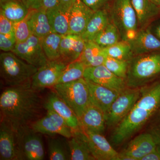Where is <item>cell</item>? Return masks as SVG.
I'll list each match as a JSON object with an SVG mask.
<instances>
[{
  "label": "cell",
  "instance_id": "d4e9b609",
  "mask_svg": "<svg viewBox=\"0 0 160 160\" xmlns=\"http://www.w3.org/2000/svg\"><path fill=\"white\" fill-rule=\"evenodd\" d=\"M29 16V24L34 35L42 39L52 32L45 9L41 8L37 10H30Z\"/></svg>",
  "mask_w": 160,
  "mask_h": 160
},
{
  "label": "cell",
  "instance_id": "4316f807",
  "mask_svg": "<svg viewBox=\"0 0 160 160\" xmlns=\"http://www.w3.org/2000/svg\"><path fill=\"white\" fill-rule=\"evenodd\" d=\"M29 11L21 0H0V11L13 22L24 19Z\"/></svg>",
  "mask_w": 160,
  "mask_h": 160
},
{
  "label": "cell",
  "instance_id": "d590c367",
  "mask_svg": "<svg viewBox=\"0 0 160 160\" xmlns=\"http://www.w3.org/2000/svg\"><path fill=\"white\" fill-rule=\"evenodd\" d=\"M0 33L14 36V23L0 11Z\"/></svg>",
  "mask_w": 160,
  "mask_h": 160
},
{
  "label": "cell",
  "instance_id": "f35d334b",
  "mask_svg": "<svg viewBox=\"0 0 160 160\" xmlns=\"http://www.w3.org/2000/svg\"><path fill=\"white\" fill-rule=\"evenodd\" d=\"M149 132L154 138L158 148L160 149V116L152 124Z\"/></svg>",
  "mask_w": 160,
  "mask_h": 160
},
{
  "label": "cell",
  "instance_id": "1f68e13d",
  "mask_svg": "<svg viewBox=\"0 0 160 160\" xmlns=\"http://www.w3.org/2000/svg\"><path fill=\"white\" fill-rule=\"evenodd\" d=\"M86 68L80 60L69 63L63 71L57 84L70 82L83 78Z\"/></svg>",
  "mask_w": 160,
  "mask_h": 160
},
{
  "label": "cell",
  "instance_id": "7402d4cb",
  "mask_svg": "<svg viewBox=\"0 0 160 160\" xmlns=\"http://www.w3.org/2000/svg\"><path fill=\"white\" fill-rule=\"evenodd\" d=\"M68 139L71 160H95L89 149L86 134L82 129L73 131L72 137Z\"/></svg>",
  "mask_w": 160,
  "mask_h": 160
},
{
  "label": "cell",
  "instance_id": "4fadbf2b",
  "mask_svg": "<svg viewBox=\"0 0 160 160\" xmlns=\"http://www.w3.org/2000/svg\"><path fill=\"white\" fill-rule=\"evenodd\" d=\"M83 78L119 92L127 87L125 80L113 74L104 65L86 67Z\"/></svg>",
  "mask_w": 160,
  "mask_h": 160
},
{
  "label": "cell",
  "instance_id": "5bb4252c",
  "mask_svg": "<svg viewBox=\"0 0 160 160\" xmlns=\"http://www.w3.org/2000/svg\"><path fill=\"white\" fill-rule=\"evenodd\" d=\"M0 160H21L18 148L17 130L11 124L1 119Z\"/></svg>",
  "mask_w": 160,
  "mask_h": 160
},
{
  "label": "cell",
  "instance_id": "2e32d148",
  "mask_svg": "<svg viewBox=\"0 0 160 160\" xmlns=\"http://www.w3.org/2000/svg\"><path fill=\"white\" fill-rule=\"evenodd\" d=\"M44 106L46 109H51L59 115L73 131L81 129L79 120L76 114L55 92L49 93Z\"/></svg>",
  "mask_w": 160,
  "mask_h": 160
},
{
  "label": "cell",
  "instance_id": "74e56055",
  "mask_svg": "<svg viewBox=\"0 0 160 160\" xmlns=\"http://www.w3.org/2000/svg\"><path fill=\"white\" fill-rule=\"evenodd\" d=\"M92 11L96 12L107 7L109 0H81Z\"/></svg>",
  "mask_w": 160,
  "mask_h": 160
},
{
  "label": "cell",
  "instance_id": "44dd1931",
  "mask_svg": "<svg viewBox=\"0 0 160 160\" xmlns=\"http://www.w3.org/2000/svg\"><path fill=\"white\" fill-rule=\"evenodd\" d=\"M129 43L133 55L146 54L160 50V40L149 28L138 31L135 38Z\"/></svg>",
  "mask_w": 160,
  "mask_h": 160
},
{
  "label": "cell",
  "instance_id": "5b68a950",
  "mask_svg": "<svg viewBox=\"0 0 160 160\" xmlns=\"http://www.w3.org/2000/svg\"><path fill=\"white\" fill-rule=\"evenodd\" d=\"M110 14L122 40L129 42L134 39L138 24L131 0H112Z\"/></svg>",
  "mask_w": 160,
  "mask_h": 160
},
{
  "label": "cell",
  "instance_id": "7a4b0ae2",
  "mask_svg": "<svg viewBox=\"0 0 160 160\" xmlns=\"http://www.w3.org/2000/svg\"><path fill=\"white\" fill-rule=\"evenodd\" d=\"M160 109V82L141 88L138 99L121 122L115 127L111 138L120 145L129 139Z\"/></svg>",
  "mask_w": 160,
  "mask_h": 160
},
{
  "label": "cell",
  "instance_id": "d6a6232c",
  "mask_svg": "<svg viewBox=\"0 0 160 160\" xmlns=\"http://www.w3.org/2000/svg\"><path fill=\"white\" fill-rule=\"evenodd\" d=\"M103 49L106 56L118 59L129 61L134 55L129 42L123 40Z\"/></svg>",
  "mask_w": 160,
  "mask_h": 160
},
{
  "label": "cell",
  "instance_id": "83f0119b",
  "mask_svg": "<svg viewBox=\"0 0 160 160\" xmlns=\"http://www.w3.org/2000/svg\"><path fill=\"white\" fill-rule=\"evenodd\" d=\"M138 20V26H143L158 14L159 6L152 0H131Z\"/></svg>",
  "mask_w": 160,
  "mask_h": 160
},
{
  "label": "cell",
  "instance_id": "f6af8a7d",
  "mask_svg": "<svg viewBox=\"0 0 160 160\" xmlns=\"http://www.w3.org/2000/svg\"><path fill=\"white\" fill-rule=\"evenodd\" d=\"M153 2L155 3L158 6H160V0H152Z\"/></svg>",
  "mask_w": 160,
  "mask_h": 160
},
{
  "label": "cell",
  "instance_id": "3957f363",
  "mask_svg": "<svg viewBox=\"0 0 160 160\" xmlns=\"http://www.w3.org/2000/svg\"><path fill=\"white\" fill-rule=\"evenodd\" d=\"M160 74V53L139 55L129 61L126 85L129 88H141Z\"/></svg>",
  "mask_w": 160,
  "mask_h": 160
},
{
  "label": "cell",
  "instance_id": "8d00e7d4",
  "mask_svg": "<svg viewBox=\"0 0 160 160\" xmlns=\"http://www.w3.org/2000/svg\"><path fill=\"white\" fill-rule=\"evenodd\" d=\"M17 42L14 36H9L0 33V49L3 52H12Z\"/></svg>",
  "mask_w": 160,
  "mask_h": 160
},
{
  "label": "cell",
  "instance_id": "ffe728a7",
  "mask_svg": "<svg viewBox=\"0 0 160 160\" xmlns=\"http://www.w3.org/2000/svg\"><path fill=\"white\" fill-rule=\"evenodd\" d=\"M79 120L80 128L102 133L105 131L106 115L97 106L90 102Z\"/></svg>",
  "mask_w": 160,
  "mask_h": 160
},
{
  "label": "cell",
  "instance_id": "ac0fdd59",
  "mask_svg": "<svg viewBox=\"0 0 160 160\" xmlns=\"http://www.w3.org/2000/svg\"><path fill=\"white\" fill-rule=\"evenodd\" d=\"M86 80L89 88L90 102L101 109L106 116L111 105L120 92Z\"/></svg>",
  "mask_w": 160,
  "mask_h": 160
},
{
  "label": "cell",
  "instance_id": "b9f144b4",
  "mask_svg": "<svg viewBox=\"0 0 160 160\" xmlns=\"http://www.w3.org/2000/svg\"><path fill=\"white\" fill-rule=\"evenodd\" d=\"M142 160H160V149L158 148L145 156Z\"/></svg>",
  "mask_w": 160,
  "mask_h": 160
},
{
  "label": "cell",
  "instance_id": "d6986e66",
  "mask_svg": "<svg viewBox=\"0 0 160 160\" xmlns=\"http://www.w3.org/2000/svg\"><path fill=\"white\" fill-rule=\"evenodd\" d=\"M85 42L80 35L72 34L63 35L60 46V60L69 64L79 59Z\"/></svg>",
  "mask_w": 160,
  "mask_h": 160
},
{
  "label": "cell",
  "instance_id": "30bf717a",
  "mask_svg": "<svg viewBox=\"0 0 160 160\" xmlns=\"http://www.w3.org/2000/svg\"><path fill=\"white\" fill-rule=\"evenodd\" d=\"M12 52L38 69L49 61L43 50L41 39L33 34L25 42L16 43Z\"/></svg>",
  "mask_w": 160,
  "mask_h": 160
},
{
  "label": "cell",
  "instance_id": "7bdbcfd3",
  "mask_svg": "<svg viewBox=\"0 0 160 160\" xmlns=\"http://www.w3.org/2000/svg\"><path fill=\"white\" fill-rule=\"evenodd\" d=\"M78 0H59V5L64 8L70 9Z\"/></svg>",
  "mask_w": 160,
  "mask_h": 160
},
{
  "label": "cell",
  "instance_id": "9a60e30c",
  "mask_svg": "<svg viewBox=\"0 0 160 160\" xmlns=\"http://www.w3.org/2000/svg\"><path fill=\"white\" fill-rule=\"evenodd\" d=\"M83 130L86 134L89 149L95 159H118V152L113 149L102 133L89 130Z\"/></svg>",
  "mask_w": 160,
  "mask_h": 160
},
{
  "label": "cell",
  "instance_id": "60d3db41",
  "mask_svg": "<svg viewBox=\"0 0 160 160\" xmlns=\"http://www.w3.org/2000/svg\"><path fill=\"white\" fill-rule=\"evenodd\" d=\"M42 8L46 10L56 7L59 5V0H41Z\"/></svg>",
  "mask_w": 160,
  "mask_h": 160
},
{
  "label": "cell",
  "instance_id": "7c38bea8",
  "mask_svg": "<svg viewBox=\"0 0 160 160\" xmlns=\"http://www.w3.org/2000/svg\"><path fill=\"white\" fill-rule=\"evenodd\" d=\"M157 148L156 142L150 132L141 133L132 140L127 147L119 153L118 160H142Z\"/></svg>",
  "mask_w": 160,
  "mask_h": 160
},
{
  "label": "cell",
  "instance_id": "484cf974",
  "mask_svg": "<svg viewBox=\"0 0 160 160\" xmlns=\"http://www.w3.org/2000/svg\"><path fill=\"white\" fill-rule=\"evenodd\" d=\"M106 57L102 48L93 41L85 42V47L79 59L86 67L103 65Z\"/></svg>",
  "mask_w": 160,
  "mask_h": 160
},
{
  "label": "cell",
  "instance_id": "ab89813d",
  "mask_svg": "<svg viewBox=\"0 0 160 160\" xmlns=\"http://www.w3.org/2000/svg\"><path fill=\"white\" fill-rule=\"evenodd\" d=\"M29 10H37L42 8L41 0H21Z\"/></svg>",
  "mask_w": 160,
  "mask_h": 160
},
{
  "label": "cell",
  "instance_id": "277c9868",
  "mask_svg": "<svg viewBox=\"0 0 160 160\" xmlns=\"http://www.w3.org/2000/svg\"><path fill=\"white\" fill-rule=\"evenodd\" d=\"M38 68L20 58L12 52L0 55V74L8 86H20L31 82Z\"/></svg>",
  "mask_w": 160,
  "mask_h": 160
},
{
  "label": "cell",
  "instance_id": "4dcf8cb0",
  "mask_svg": "<svg viewBox=\"0 0 160 160\" xmlns=\"http://www.w3.org/2000/svg\"><path fill=\"white\" fill-rule=\"evenodd\" d=\"M120 37L117 27L113 23L110 22L97 36L93 41L104 49L118 42L119 41Z\"/></svg>",
  "mask_w": 160,
  "mask_h": 160
},
{
  "label": "cell",
  "instance_id": "836d02e7",
  "mask_svg": "<svg viewBox=\"0 0 160 160\" xmlns=\"http://www.w3.org/2000/svg\"><path fill=\"white\" fill-rule=\"evenodd\" d=\"M129 62V61L118 59L106 56L103 65L113 74L126 81Z\"/></svg>",
  "mask_w": 160,
  "mask_h": 160
},
{
  "label": "cell",
  "instance_id": "bcb514c9",
  "mask_svg": "<svg viewBox=\"0 0 160 160\" xmlns=\"http://www.w3.org/2000/svg\"><path fill=\"white\" fill-rule=\"evenodd\" d=\"M159 7H160V6H159Z\"/></svg>",
  "mask_w": 160,
  "mask_h": 160
},
{
  "label": "cell",
  "instance_id": "8992f818",
  "mask_svg": "<svg viewBox=\"0 0 160 160\" xmlns=\"http://www.w3.org/2000/svg\"><path fill=\"white\" fill-rule=\"evenodd\" d=\"M53 88L79 119L90 102L86 80L83 78L70 82L57 84Z\"/></svg>",
  "mask_w": 160,
  "mask_h": 160
},
{
  "label": "cell",
  "instance_id": "6da1fadb",
  "mask_svg": "<svg viewBox=\"0 0 160 160\" xmlns=\"http://www.w3.org/2000/svg\"><path fill=\"white\" fill-rule=\"evenodd\" d=\"M38 91L32 87L31 82L6 88L0 97L1 119L16 129L29 125L38 118L42 109Z\"/></svg>",
  "mask_w": 160,
  "mask_h": 160
},
{
  "label": "cell",
  "instance_id": "e0dca14e",
  "mask_svg": "<svg viewBox=\"0 0 160 160\" xmlns=\"http://www.w3.org/2000/svg\"><path fill=\"white\" fill-rule=\"evenodd\" d=\"M94 12L78 0L69 9V34L82 35Z\"/></svg>",
  "mask_w": 160,
  "mask_h": 160
},
{
  "label": "cell",
  "instance_id": "ee69618b",
  "mask_svg": "<svg viewBox=\"0 0 160 160\" xmlns=\"http://www.w3.org/2000/svg\"><path fill=\"white\" fill-rule=\"evenodd\" d=\"M153 34L156 36L160 40V24H159L158 26H156L154 29V33Z\"/></svg>",
  "mask_w": 160,
  "mask_h": 160
},
{
  "label": "cell",
  "instance_id": "cb8c5ba5",
  "mask_svg": "<svg viewBox=\"0 0 160 160\" xmlns=\"http://www.w3.org/2000/svg\"><path fill=\"white\" fill-rule=\"evenodd\" d=\"M69 9L58 5L46 10L52 32L62 35L69 34Z\"/></svg>",
  "mask_w": 160,
  "mask_h": 160
},
{
  "label": "cell",
  "instance_id": "8fae6325",
  "mask_svg": "<svg viewBox=\"0 0 160 160\" xmlns=\"http://www.w3.org/2000/svg\"><path fill=\"white\" fill-rule=\"evenodd\" d=\"M68 64L61 60L49 61L38 69L32 77L31 86L40 90L57 85L63 71Z\"/></svg>",
  "mask_w": 160,
  "mask_h": 160
},
{
  "label": "cell",
  "instance_id": "52a82bcc",
  "mask_svg": "<svg viewBox=\"0 0 160 160\" xmlns=\"http://www.w3.org/2000/svg\"><path fill=\"white\" fill-rule=\"evenodd\" d=\"M17 130L21 160L44 159L45 152L41 133L36 132L29 125L21 126Z\"/></svg>",
  "mask_w": 160,
  "mask_h": 160
},
{
  "label": "cell",
  "instance_id": "f546056e",
  "mask_svg": "<svg viewBox=\"0 0 160 160\" xmlns=\"http://www.w3.org/2000/svg\"><path fill=\"white\" fill-rule=\"evenodd\" d=\"M48 156L50 160H71L68 141L67 142L58 138H48Z\"/></svg>",
  "mask_w": 160,
  "mask_h": 160
},
{
  "label": "cell",
  "instance_id": "e575fe53",
  "mask_svg": "<svg viewBox=\"0 0 160 160\" xmlns=\"http://www.w3.org/2000/svg\"><path fill=\"white\" fill-rule=\"evenodd\" d=\"M14 34L17 43L25 42L33 34L29 24V14L24 19L14 23Z\"/></svg>",
  "mask_w": 160,
  "mask_h": 160
},
{
  "label": "cell",
  "instance_id": "603a6c76",
  "mask_svg": "<svg viewBox=\"0 0 160 160\" xmlns=\"http://www.w3.org/2000/svg\"><path fill=\"white\" fill-rule=\"evenodd\" d=\"M107 7L95 12L86 29L81 36L85 42L93 41L99 33L110 22V16Z\"/></svg>",
  "mask_w": 160,
  "mask_h": 160
},
{
  "label": "cell",
  "instance_id": "9c48e42d",
  "mask_svg": "<svg viewBox=\"0 0 160 160\" xmlns=\"http://www.w3.org/2000/svg\"><path fill=\"white\" fill-rule=\"evenodd\" d=\"M46 115L32 123V129L41 134L53 136L59 135L69 139L72 137L73 131L62 118L51 109H46Z\"/></svg>",
  "mask_w": 160,
  "mask_h": 160
},
{
  "label": "cell",
  "instance_id": "ba28073f",
  "mask_svg": "<svg viewBox=\"0 0 160 160\" xmlns=\"http://www.w3.org/2000/svg\"><path fill=\"white\" fill-rule=\"evenodd\" d=\"M141 95V88H129L120 92L106 116V126L115 127L132 109Z\"/></svg>",
  "mask_w": 160,
  "mask_h": 160
},
{
  "label": "cell",
  "instance_id": "f1b7e54d",
  "mask_svg": "<svg viewBox=\"0 0 160 160\" xmlns=\"http://www.w3.org/2000/svg\"><path fill=\"white\" fill-rule=\"evenodd\" d=\"M62 37L52 32L41 39L43 50L49 61L60 60V46Z\"/></svg>",
  "mask_w": 160,
  "mask_h": 160
}]
</instances>
